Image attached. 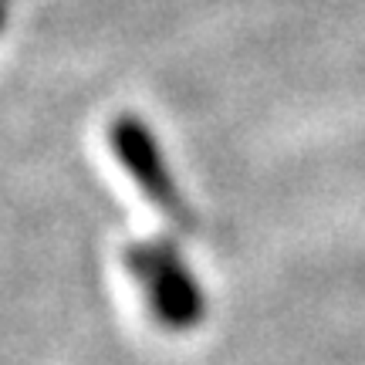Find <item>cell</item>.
<instances>
[{
    "label": "cell",
    "instance_id": "3957f363",
    "mask_svg": "<svg viewBox=\"0 0 365 365\" xmlns=\"http://www.w3.org/2000/svg\"><path fill=\"white\" fill-rule=\"evenodd\" d=\"M4 21H7V0H0V27H4Z\"/></svg>",
    "mask_w": 365,
    "mask_h": 365
},
{
    "label": "cell",
    "instance_id": "6da1fadb",
    "mask_svg": "<svg viewBox=\"0 0 365 365\" xmlns=\"http://www.w3.org/2000/svg\"><path fill=\"white\" fill-rule=\"evenodd\" d=\"M122 264L139 284L149 312L170 331H193L207 318V294L173 240H139L122 250Z\"/></svg>",
    "mask_w": 365,
    "mask_h": 365
},
{
    "label": "cell",
    "instance_id": "7a4b0ae2",
    "mask_svg": "<svg viewBox=\"0 0 365 365\" xmlns=\"http://www.w3.org/2000/svg\"><path fill=\"white\" fill-rule=\"evenodd\" d=\"M108 143H112L115 159L129 170L132 182L143 190L145 200L180 234H193L196 217L190 210V203H186V196H182L176 176L170 173V163L163 156V145H159L156 132L149 129L139 115H115L112 125H108Z\"/></svg>",
    "mask_w": 365,
    "mask_h": 365
}]
</instances>
